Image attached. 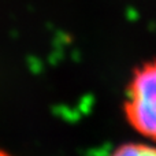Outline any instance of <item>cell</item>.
<instances>
[{"mask_svg": "<svg viewBox=\"0 0 156 156\" xmlns=\"http://www.w3.org/2000/svg\"><path fill=\"white\" fill-rule=\"evenodd\" d=\"M110 156H156V145L152 143H125Z\"/></svg>", "mask_w": 156, "mask_h": 156, "instance_id": "2", "label": "cell"}, {"mask_svg": "<svg viewBox=\"0 0 156 156\" xmlns=\"http://www.w3.org/2000/svg\"><path fill=\"white\" fill-rule=\"evenodd\" d=\"M0 156H11V155H8L5 151H2V149H0Z\"/></svg>", "mask_w": 156, "mask_h": 156, "instance_id": "3", "label": "cell"}, {"mask_svg": "<svg viewBox=\"0 0 156 156\" xmlns=\"http://www.w3.org/2000/svg\"><path fill=\"white\" fill-rule=\"evenodd\" d=\"M122 110L130 127L156 145V59L133 69Z\"/></svg>", "mask_w": 156, "mask_h": 156, "instance_id": "1", "label": "cell"}]
</instances>
